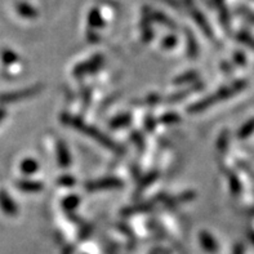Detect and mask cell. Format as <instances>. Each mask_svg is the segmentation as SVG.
<instances>
[{
	"label": "cell",
	"instance_id": "obj_1",
	"mask_svg": "<svg viewBox=\"0 0 254 254\" xmlns=\"http://www.w3.org/2000/svg\"><path fill=\"white\" fill-rule=\"evenodd\" d=\"M40 90V87H32L27 88V89L23 90H17V92H12V93H5L0 96V102L3 103H13L17 102L18 100H23V98H27V97H31L34 94H36Z\"/></svg>",
	"mask_w": 254,
	"mask_h": 254
},
{
	"label": "cell",
	"instance_id": "obj_2",
	"mask_svg": "<svg viewBox=\"0 0 254 254\" xmlns=\"http://www.w3.org/2000/svg\"><path fill=\"white\" fill-rule=\"evenodd\" d=\"M0 208L5 214L8 216H14L17 214L18 209H17V205L14 203V200L8 195V192L4 190H0Z\"/></svg>",
	"mask_w": 254,
	"mask_h": 254
},
{
	"label": "cell",
	"instance_id": "obj_3",
	"mask_svg": "<svg viewBox=\"0 0 254 254\" xmlns=\"http://www.w3.org/2000/svg\"><path fill=\"white\" fill-rule=\"evenodd\" d=\"M120 186V182L118 180H106V181H98L97 184H93L89 186V189L93 190H98V189H111V187Z\"/></svg>",
	"mask_w": 254,
	"mask_h": 254
},
{
	"label": "cell",
	"instance_id": "obj_4",
	"mask_svg": "<svg viewBox=\"0 0 254 254\" xmlns=\"http://www.w3.org/2000/svg\"><path fill=\"white\" fill-rule=\"evenodd\" d=\"M17 187L22 191L29 192V191H39L42 189V185H39L38 182H32V181H21L17 184Z\"/></svg>",
	"mask_w": 254,
	"mask_h": 254
},
{
	"label": "cell",
	"instance_id": "obj_5",
	"mask_svg": "<svg viewBox=\"0 0 254 254\" xmlns=\"http://www.w3.org/2000/svg\"><path fill=\"white\" fill-rule=\"evenodd\" d=\"M21 171L25 174H32L34 172L38 171V164L32 159H26V160L22 161V164H21Z\"/></svg>",
	"mask_w": 254,
	"mask_h": 254
},
{
	"label": "cell",
	"instance_id": "obj_6",
	"mask_svg": "<svg viewBox=\"0 0 254 254\" xmlns=\"http://www.w3.org/2000/svg\"><path fill=\"white\" fill-rule=\"evenodd\" d=\"M1 57H3V61H4V64H14V62L17 61V56L14 55L12 51L3 52Z\"/></svg>",
	"mask_w": 254,
	"mask_h": 254
},
{
	"label": "cell",
	"instance_id": "obj_7",
	"mask_svg": "<svg viewBox=\"0 0 254 254\" xmlns=\"http://www.w3.org/2000/svg\"><path fill=\"white\" fill-rule=\"evenodd\" d=\"M5 118V110L4 109H0V123H1V120Z\"/></svg>",
	"mask_w": 254,
	"mask_h": 254
}]
</instances>
